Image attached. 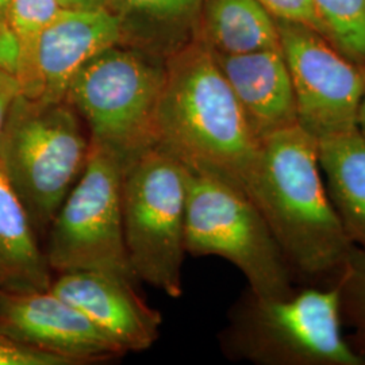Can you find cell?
Here are the masks:
<instances>
[{
  "label": "cell",
  "instance_id": "30bf717a",
  "mask_svg": "<svg viewBox=\"0 0 365 365\" xmlns=\"http://www.w3.org/2000/svg\"><path fill=\"white\" fill-rule=\"evenodd\" d=\"M0 333L75 365L123 354L117 344L52 289L0 291Z\"/></svg>",
  "mask_w": 365,
  "mask_h": 365
},
{
  "label": "cell",
  "instance_id": "d6986e66",
  "mask_svg": "<svg viewBox=\"0 0 365 365\" xmlns=\"http://www.w3.org/2000/svg\"><path fill=\"white\" fill-rule=\"evenodd\" d=\"M61 10L63 7L58 0L11 1L9 11V24L13 27L21 45V61L16 76L21 86V93L31 71L34 51L39 36Z\"/></svg>",
  "mask_w": 365,
  "mask_h": 365
},
{
  "label": "cell",
  "instance_id": "277c9868",
  "mask_svg": "<svg viewBox=\"0 0 365 365\" xmlns=\"http://www.w3.org/2000/svg\"><path fill=\"white\" fill-rule=\"evenodd\" d=\"M80 120L66 102H41L21 93L0 134V167L37 235L48 232L87 165L91 140Z\"/></svg>",
  "mask_w": 365,
  "mask_h": 365
},
{
  "label": "cell",
  "instance_id": "9a60e30c",
  "mask_svg": "<svg viewBox=\"0 0 365 365\" xmlns=\"http://www.w3.org/2000/svg\"><path fill=\"white\" fill-rule=\"evenodd\" d=\"M51 271L26 209L0 167V291H46Z\"/></svg>",
  "mask_w": 365,
  "mask_h": 365
},
{
  "label": "cell",
  "instance_id": "4fadbf2b",
  "mask_svg": "<svg viewBox=\"0 0 365 365\" xmlns=\"http://www.w3.org/2000/svg\"><path fill=\"white\" fill-rule=\"evenodd\" d=\"M211 52L260 141L298 125L295 92L280 46L245 54Z\"/></svg>",
  "mask_w": 365,
  "mask_h": 365
},
{
  "label": "cell",
  "instance_id": "8fae6325",
  "mask_svg": "<svg viewBox=\"0 0 365 365\" xmlns=\"http://www.w3.org/2000/svg\"><path fill=\"white\" fill-rule=\"evenodd\" d=\"M122 38L120 22L108 9H63L39 36L22 95L41 102H64L78 69L107 48L122 43Z\"/></svg>",
  "mask_w": 365,
  "mask_h": 365
},
{
  "label": "cell",
  "instance_id": "ffe728a7",
  "mask_svg": "<svg viewBox=\"0 0 365 365\" xmlns=\"http://www.w3.org/2000/svg\"><path fill=\"white\" fill-rule=\"evenodd\" d=\"M341 318L354 327L357 351L365 356V252L353 245L339 279Z\"/></svg>",
  "mask_w": 365,
  "mask_h": 365
},
{
  "label": "cell",
  "instance_id": "9c48e42d",
  "mask_svg": "<svg viewBox=\"0 0 365 365\" xmlns=\"http://www.w3.org/2000/svg\"><path fill=\"white\" fill-rule=\"evenodd\" d=\"M276 26L300 128L317 140L356 130L365 68L346 58L312 27L287 21H276Z\"/></svg>",
  "mask_w": 365,
  "mask_h": 365
},
{
  "label": "cell",
  "instance_id": "5b68a950",
  "mask_svg": "<svg viewBox=\"0 0 365 365\" xmlns=\"http://www.w3.org/2000/svg\"><path fill=\"white\" fill-rule=\"evenodd\" d=\"M164 80V58L118 43L78 69L64 102L87 126L92 144L126 165L158 145L157 113Z\"/></svg>",
  "mask_w": 365,
  "mask_h": 365
},
{
  "label": "cell",
  "instance_id": "cb8c5ba5",
  "mask_svg": "<svg viewBox=\"0 0 365 365\" xmlns=\"http://www.w3.org/2000/svg\"><path fill=\"white\" fill-rule=\"evenodd\" d=\"M21 95V86L18 78L0 71V134L4 128L6 119L15 99Z\"/></svg>",
  "mask_w": 365,
  "mask_h": 365
},
{
  "label": "cell",
  "instance_id": "ba28073f",
  "mask_svg": "<svg viewBox=\"0 0 365 365\" xmlns=\"http://www.w3.org/2000/svg\"><path fill=\"white\" fill-rule=\"evenodd\" d=\"M123 168L119 157L91 143L86 168L46 232L45 256L52 271H96L138 282L123 235Z\"/></svg>",
  "mask_w": 365,
  "mask_h": 365
},
{
  "label": "cell",
  "instance_id": "3957f363",
  "mask_svg": "<svg viewBox=\"0 0 365 365\" xmlns=\"http://www.w3.org/2000/svg\"><path fill=\"white\" fill-rule=\"evenodd\" d=\"M336 287L303 286L283 298L247 289L220 336L233 360L257 365H365L341 331Z\"/></svg>",
  "mask_w": 365,
  "mask_h": 365
},
{
  "label": "cell",
  "instance_id": "d4e9b609",
  "mask_svg": "<svg viewBox=\"0 0 365 365\" xmlns=\"http://www.w3.org/2000/svg\"><path fill=\"white\" fill-rule=\"evenodd\" d=\"M66 10H98L106 7L107 0H58Z\"/></svg>",
  "mask_w": 365,
  "mask_h": 365
},
{
  "label": "cell",
  "instance_id": "603a6c76",
  "mask_svg": "<svg viewBox=\"0 0 365 365\" xmlns=\"http://www.w3.org/2000/svg\"><path fill=\"white\" fill-rule=\"evenodd\" d=\"M21 45L9 21L0 22V71L18 76Z\"/></svg>",
  "mask_w": 365,
  "mask_h": 365
},
{
  "label": "cell",
  "instance_id": "44dd1931",
  "mask_svg": "<svg viewBox=\"0 0 365 365\" xmlns=\"http://www.w3.org/2000/svg\"><path fill=\"white\" fill-rule=\"evenodd\" d=\"M0 365H75L66 357L42 352L0 333Z\"/></svg>",
  "mask_w": 365,
  "mask_h": 365
},
{
  "label": "cell",
  "instance_id": "4316f807",
  "mask_svg": "<svg viewBox=\"0 0 365 365\" xmlns=\"http://www.w3.org/2000/svg\"><path fill=\"white\" fill-rule=\"evenodd\" d=\"M13 0H0V22L9 21V11Z\"/></svg>",
  "mask_w": 365,
  "mask_h": 365
},
{
  "label": "cell",
  "instance_id": "8992f818",
  "mask_svg": "<svg viewBox=\"0 0 365 365\" xmlns=\"http://www.w3.org/2000/svg\"><path fill=\"white\" fill-rule=\"evenodd\" d=\"M184 173L187 253L232 262L256 295L283 298L292 294L295 279L256 203L214 175L185 165Z\"/></svg>",
  "mask_w": 365,
  "mask_h": 365
},
{
  "label": "cell",
  "instance_id": "2e32d148",
  "mask_svg": "<svg viewBox=\"0 0 365 365\" xmlns=\"http://www.w3.org/2000/svg\"><path fill=\"white\" fill-rule=\"evenodd\" d=\"M327 194L354 247L365 252V140L356 130L318 140Z\"/></svg>",
  "mask_w": 365,
  "mask_h": 365
},
{
  "label": "cell",
  "instance_id": "ac0fdd59",
  "mask_svg": "<svg viewBox=\"0 0 365 365\" xmlns=\"http://www.w3.org/2000/svg\"><path fill=\"white\" fill-rule=\"evenodd\" d=\"M325 38L365 68V0H314Z\"/></svg>",
  "mask_w": 365,
  "mask_h": 365
},
{
  "label": "cell",
  "instance_id": "6da1fadb",
  "mask_svg": "<svg viewBox=\"0 0 365 365\" xmlns=\"http://www.w3.org/2000/svg\"><path fill=\"white\" fill-rule=\"evenodd\" d=\"M158 145L185 167L214 175L255 202L260 140L203 39L165 58Z\"/></svg>",
  "mask_w": 365,
  "mask_h": 365
},
{
  "label": "cell",
  "instance_id": "7a4b0ae2",
  "mask_svg": "<svg viewBox=\"0 0 365 365\" xmlns=\"http://www.w3.org/2000/svg\"><path fill=\"white\" fill-rule=\"evenodd\" d=\"M260 143L256 206L295 282L334 287L353 244L322 180L318 140L295 125Z\"/></svg>",
  "mask_w": 365,
  "mask_h": 365
},
{
  "label": "cell",
  "instance_id": "7402d4cb",
  "mask_svg": "<svg viewBox=\"0 0 365 365\" xmlns=\"http://www.w3.org/2000/svg\"><path fill=\"white\" fill-rule=\"evenodd\" d=\"M262 7L276 21L297 22L312 27L324 36L322 24L314 6V0H259ZM325 37V36H324Z\"/></svg>",
  "mask_w": 365,
  "mask_h": 365
},
{
  "label": "cell",
  "instance_id": "7c38bea8",
  "mask_svg": "<svg viewBox=\"0 0 365 365\" xmlns=\"http://www.w3.org/2000/svg\"><path fill=\"white\" fill-rule=\"evenodd\" d=\"M51 289L75 306L123 352L149 349L158 337L163 317L149 307L134 283L96 271L60 274Z\"/></svg>",
  "mask_w": 365,
  "mask_h": 365
},
{
  "label": "cell",
  "instance_id": "484cf974",
  "mask_svg": "<svg viewBox=\"0 0 365 365\" xmlns=\"http://www.w3.org/2000/svg\"><path fill=\"white\" fill-rule=\"evenodd\" d=\"M356 129L361 134V137L365 140V91L361 102L359 106V111H357V122H356Z\"/></svg>",
  "mask_w": 365,
  "mask_h": 365
},
{
  "label": "cell",
  "instance_id": "e0dca14e",
  "mask_svg": "<svg viewBox=\"0 0 365 365\" xmlns=\"http://www.w3.org/2000/svg\"><path fill=\"white\" fill-rule=\"evenodd\" d=\"M202 39L211 51L245 54L280 46L276 21L259 0H203Z\"/></svg>",
  "mask_w": 365,
  "mask_h": 365
},
{
  "label": "cell",
  "instance_id": "5bb4252c",
  "mask_svg": "<svg viewBox=\"0 0 365 365\" xmlns=\"http://www.w3.org/2000/svg\"><path fill=\"white\" fill-rule=\"evenodd\" d=\"M203 0H107L122 27V43L160 58L196 39Z\"/></svg>",
  "mask_w": 365,
  "mask_h": 365
},
{
  "label": "cell",
  "instance_id": "52a82bcc",
  "mask_svg": "<svg viewBox=\"0 0 365 365\" xmlns=\"http://www.w3.org/2000/svg\"><path fill=\"white\" fill-rule=\"evenodd\" d=\"M120 207L125 242L138 280L170 298L182 295L185 173L179 158L156 145L128 163Z\"/></svg>",
  "mask_w": 365,
  "mask_h": 365
}]
</instances>
